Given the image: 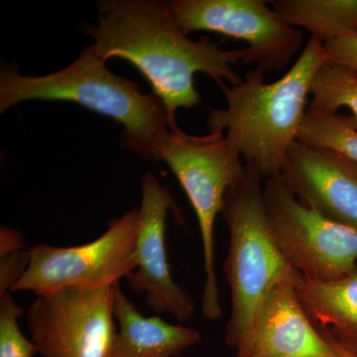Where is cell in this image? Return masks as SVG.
Listing matches in <instances>:
<instances>
[{
	"label": "cell",
	"instance_id": "5bb4252c",
	"mask_svg": "<svg viewBox=\"0 0 357 357\" xmlns=\"http://www.w3.org/2000/svg\"><path fill=\"white\" fill-rule=\"evenodd\" d=\"M114 317L119 331L110 357H177L202 340L194 328L171 325L157 316H143L119 283L114 286Z\"/></svg>",
	"mask_w": 357,
	"mask_h": 357
},
{
	"label": "cell",
	"instance_id": "8992f818",
	"mask_svg": "<svg viewBox=\"0 0 357 357\" xmlns=\"http://www.w3.org/2000/svg\"><path fill=\"white\" fill-rule=\"evenodd\" d=\"M263 202L277 248L307 280L333 282L357 267V231L304 206L280 175L266 178Z\"/></svg>",
	"mask_w": 357,
	"mask_h": 357
},
{
	"label": "cell",
	"instance_id": "2e32d148",
	"mask_svg": "<svg viewBox=\"0 0 357 357\" xmlns=\"http://www.w3.org/2000/svg\"><path fill=\"white\" fill-rule=\"evenodd\" d=\"M311 96L310 114L333 115L345 107L357 122V77L347 68L326 63L312 81Z\"/></svg>",
	"mask_w": 357,
	"mask_h": 357
},
{
	"label": "cell",
	"instance_id": "7a4b0ae2",
	"mask_svg": "<svg viewBox=\"0 0 357 357\" xmlns=\"http://www.w3.org/2000/svg\"><path fill=\"white\" fill-rule=\"evenodd\" d=\"M326 63L324 44L310 37L292 67L273 83H264L258 68L248 70L241 84L222 89L227 107L210 109L211 133L227 131V139L264 180L280 175L307 114L312 81Z\"/></svg>",
	"mask_w": 357,
	"mask_h": 357
},
{
	"label": "cell",
	"instance_id": "9c48e42d",
	"mask_svg": "<svg viewBox=\"0 0 357 357\" xmlns=\"http://www.w3.org/2000/svg\"><path fill=\"white\" fill-rule=\"evenodd\" d=\"M266 0H172L169 8L181 31L220 33L241 40L248 57L263 72H280L302 47L304 34L288 24Z\"/></svg>",
	"mask_w": 357,
	"mask_h": 357
},
{
	"label": "cell",
	"instance_id": "9a60e30c",
	"mask_svg": "<svg viewBox=\"0 0 357 357\" xmlns=\"http://www.w3.org/2000/svg\"><path fill=\"white\" fill-rule=\"evenodd\" d=\"M272 9L288 24L326 44L357 34V0H275Z\"/></svg>",
	"mask_w": 357,
	"mask_h": 357
},
{
	"label": "cell",
	"instance_id": "30bf717a",
	"mask_svg": "<svg viewBox=\"0 0 357 357\" xmlns=\"http://www.w3.org/2000/svg\"><path fill=\"white\" fill-rule=\"evenodd\" d=\"M140 229L136 243L137 267L126 281L134 292L145 293L146 305L157 314L168 312L178 321L195 316L192 296L178 285L171 273L166 249V222L169 210H176L170 190L153 174L141 180Z\"/></svg>",
	"mask_w": 357,
	"mask_h": 357
},
{
	"label": "cell",
	"instance_id": "6da1fadb",
	"mask_svg": "<svg viewBox=\"0 0 357 357\" xmlns=\"http://www.w3.org/2000/svg\"><path fill=\"white\" fill-rule=\"evenodd\" d=\"M98 25L84 26L91 48L105 62L121 58L132 64L153 88L176 123L178 109L201 103L195 75L204 73L225 89L241 84L232 66L245 62L246 48L227 51L202 37L192 41L176 24L168 2L158 0H105L96 4Z\"/></svg>",
	"mask_w": 357,
	"mask_h": 357
},
{
	"label": "cell",
	"instance_id": "ba28073f",
	"mask_svg": "<svg viewBox=\"0 0 357 357\" xmlns=\"http://www.w3.org/2000/svg\"><path fill=\"white\" fill-rule=\"evenodd\" d=\"M114 286L67 288L36 295L26 312V323L38 354L110 357L116 335Z\"/></svg>",
	"mask_w": 357,
	"mask_h": 357
},
{
	"label": "cell",
	"instance_id": "52a82bcc",
	"mask_svg": "<svg viewBox=\"0 0 357 357\" xmlns=\"http://www.w3.org/2000/svg\"><path fill=\"white\" fill-rule=\"evenodd\" d=\"M140 229L139 208L110 222L109 229L91 243L73 248L36 243L30 262L10 292L38 294L67 288L109 287L128 278L137 267L136 243Z\"/></svg>",
	"mask_w": 357,
	"mask_h": 357
},
{
	"label": "cell",
	"instance_id": "7402d4cb",
	"mask_svg": "<svg viewBox=\"0 0 357 357\" xmlns=\"http://www.w3.org/2000/svg\"><path fill=\"white\" fill-rule=\"evenodd\" d=\"M340 352H342V357H357V356H352V354H349V352H345L344 351H342V349H340Z\"/></svg>",
	"mask_w": 357,
	"mask_h": 357
},
{
	"label": "cell",
	"instance_id": "d6986e66",
	"mask_svg": "<svg viewBox=\"0 0 357 357\" xmlns=\"http://www.w3.org/2000/svg\"><path fill=\"white\" fill-rule=\"evenodd\" d=\"M328 63L351 70L357 77V34L344 35L324 44Z\"/></svg>",
	"mask_w": 357,
	"mask_h": 357
},
{
	"label": "cell",
	"instance_id": "5b68a950",
	"mask_svg": "<svg viewBox=\"0 0 357 357\" xmlns=\"http://www.w3.org/2000/svg\"><path fill=\"white\" fill-rule=\"evenodd\" d=\"M155 160L171 169L198 218L206 275L202 312L204 318L217 321L222 318V307L215 268V222L222 213L225 194L243 178L245 165L225 133L194 136L178 126L160 143Z\"/></svg>",
	"mask_w": 357,
	"mask_h": 357
},
{
	"label": "cell",
	"instance_id": "ffe728a7",
	"mask_svg": "<svg viewBox=\"0 0 357 357\" xmlns=\"http://www.w3.org/2000/svg\"><path fill=\"white\" fill-rule=\"evenodd\" d=\"M29 262V250L20 249L0 255V295L10 292L13 284L25 273Z\"/></svg>",
	"mask_w": 357,
	"mask_h": 357
},
{
	"label": "cell",
	"instance_id": "277c9868",
	"mask_svg": "<svg viewBox=\"0 0 357 357\" xmlns=\"http://www.w3.org/2000/svg\"><path fill=\"white\" fill-rule=\"evenodd\" d=\"M263 178L252 164L225 194L222 215L229 231L223 263L231 295L225 342L241 352L255 328L268 294L294 270L277 248L264 210Z\"/></svg>",
	"mask_w": 357,
	"mask_h": 357
},
{
	"label": "cell",
	"instance_id": "4fadbf2b",
	"mask_svg": "<svg viewBox=\"0 0 357 357\" xmlns=\"http://www.w3.org/2000/svg\"><path fill=\"white\" fill-rule=\"evenodd\" d=\"M296 291L307 318L324 338L357 356V267L333 282L307 280L296 275Z\"/></svg>",
	"mask_w": 357,
	"mask_h": 357
},
{
	"label": "cell",
	"instance_id": "8fae6325",
	"mask_svg": "<svg viewBox=\"0 0 357 357\" xmlns=\"http://www.w3.org/2000/svg\"><path fill=\"white\" fill-rule=\"evenodd\" d=\"M280 176L301 203L357 231V163L332 149L296 141Z\"/></svg>",
	"mask_w": 357,
	"mask_h": 357
},
{
	"label": "cell",
	"instance_id": "e0dca14e",
	"mask_svg": "<svg viewBox=\"0 0 357 357\" xmlns=\"http://www.w3.org/2000/svg\"><path fill=\"white\" fill-rule=\"evenodd\" d=\"M297 141L335 150L357 163V122L352 115H319L307 112Z\"/></svg>",
	"mask_w": 357,
	"mask_h": 357
},
{
	"label": "cell",
	"instance_id": "7c38bea8",
	"mask_svg": "<svg viewBox=\"0 0 357 357\" xmlns=\"http://www.w3.org/2000/svg\"><path fill=\"white\" fill-rule=\"evenodd\" d=\"M297 272L268 294L248 344L236 357H342L307 318L296 291Z\"/></svg>",
	"mask_w": 357,
	"mask_h": 357
},
{
	"label": "cell",
	"instance_id": "3957f363",
	"mask_svg": "<svg viewBox=\"0 0 357 357\" xmlns=\"http://www.w3.org/2000/svg\"><path fill=\"white\" fill-rule=\"evenodd\" d=\"M91 46L65 69L46 76H24L17 68L0 70V112L27 100L70 102L109 116L123 126L121 145L140 158L155 160L157 147L177 126L163 102L126 77L110 72Z\"/></svg>",
	"mask_w": 357,
	"mask_h": 357
},
{
	"label": "cell",
	"instance_id": "ac0fdd59",
	"mask_svg": "<svg viewBox=\"0 0 357 357\" xmlns=\"http://www.w3.org/2000/svg\"><path fill=\"white\" fill-rule=\"evenodd\" d=\"M22 307L14 302L10 292L0 295V357H33L36 345L21 332L18 319Z\"/></svg>",
	"mask_w": 357,
	"mask_h": 357
},
{
	"label": "cell",
	"instance_id": "44dd1931",
	"mask_svg": "<svg viewBox=\"0 0 357 357\" xmlns=\"http://www.w3.org/2000/svg\"><path fill=\"white\" fill-rule=\"evenodd\" d=\"M26 248L22 236L16 230L2 227L0 229V255Z\"/></svg>",
	"mask_w": 357,
	"mask_h": 357
}]
</instances>
